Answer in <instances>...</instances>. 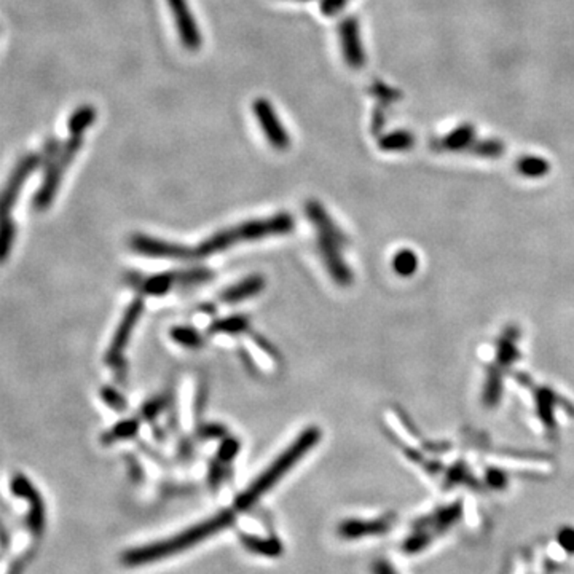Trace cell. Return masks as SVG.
Wrapping results in <instances>:
<instances>
[{
	"label": "cell",
	"mask_w": 574,
	"mask_h": 574,
	"mask_svg": "<svg viewBox=\"0 0 574 574\" xmlns=\"http://www.w3.org/2000/svg\"><path fill=\"white\" fill-rule=\"evenodd\" d=\"M305 212L316 228V245L330 278L341 287L351 286L354 274L341 255V249L348 245L346 235L320 201H308Z\"/></svg>",
	"instance_id": "6da1fadb"
},
{
	"label": "cell",
	"mask_w": 574,
	"mask_h": 574,
	"mask_svg": "<svg viewBox=\"0 0 574 574\" xmlns=\"http://www.w3.org/2000/svg\"><path fill=\"white\" fill-rule=\"evenodd\" d=\"M321 438L322 433L320 428L310 426L307 429H303L302 433L298 434V438L273 461L270 467H266V469L257 477V480H255L246 491L241 493L238 499H236L235 508L238 510H245L247 508H251L254 503H257L260 496L265 495L270 488H273L274 484H276L281 477H284L286 472L289 471L292 466H295L305 455L310 450H313V447L321 440Z\"/></svg>",
	"instance_id": "7a4b0ae2"
},
{
	"label": "cell",
	"mask_w": 574,
	"mask_h": 574,
	"mask_svg": "<svg viewBox=\"0 0 574 574\" xmlns=\"http://www.w3.org/2000/svg\"><path fill=\"white\" fill-rule=\"evenodd\" d=\"M294 219L287 212H281V214L268 217V219L247 221L245 223H240V226L214 233L208 240L199 242V246L195 247L197 257H209L212 254L226 251V249L242 241H254L266 238V236L287 235L294 230Z\"/></svg>",
	"instance_id": "3957f363"
},
{
	"label": "cell",
	"mask_w": 574,
	"mask_h": 574,
	"mask_svg": "<svg viewBox=\"0 0 574 574\" xmlns=\"http://www.w3.org/2000/svg\"><path fill=\"white\" fill-rule=\"evenodd\" d=\"M463 517V503L457 501L433 510L418 519L402 542V551L409 555L420 554L457 525Z\"/></svg>",
	"instance_id": "277c9868"
},
{
	"label": "cell",
	"mask_w": 574,
	"mask_h": 574,
	"mask_svg": "<svg viewBox=\"0 0 574 574\" xmlns=\"http://www.w3.org/2000/svg\"><path fill=\"white\" fill-rule=\"evenodd\" d=\"M520 339V330L510 326L504 330L501 339H499L496 348V361L490 365L488 373H486L482 399L486 407H495L501 401L503 394V380L504 373L509 370L517 361L520 359V349L517 346Z\"/></svg>",
	"instance_id": "5b68a950"
},
{
	"label": "cell",
	"mask_w": 574,
	"mask_h": 574,
	"mask_svg": "<svg viewBox=\"0 0 574 574\" xmlns=\"http://www.w3.org/2000/svg\"><path fill=\"white\" fill-rule=\"evenodd\" d=\"M82 136H72L71 139L66 141L64 146L61 147L58 155L47 165L45 177L39 187V192L35 193L33 199V204L37 211H45L53 203V199L58 193L61 185V179L67 171L69 165L72 163L74 158L77 157L80 148H82Z\"/></svg>",
	"instance_id": "8992f818"
},
{
	"label": "cell",
	"mask_w": 574,
	"mask_h": 574,
	"mask_svg": "<svg viewBox=\"0 0 574 574\" xmlns=\"http://www.w3.org/2000/svg\"><path fill=\"white\" fill-rule=\"evenodd\" d=\"M142 313H144V302L141 298H136V300L127 308V311H124L122 321L118 324L114 339H112L107 351H105V364L114 367V369H118V367L122 365L123 351L124 348L128 346L131 335H133L136 324L141 320Z\"/></svg>",
	"instance_id": "52a82bcc"
},
{
	"label": "cell",
	"mask_w": 574,
	"mask_h": 574,
	"mask_svg": "<svg viewBox=\"0 0 574 574\" xmlns=\"http://www.w3.org/2000/svg\"><path fill=\"white\" fill-rule=\"evenodd\" d=\"M129 246L134 252L147 255L153 259H168V260H190L197 257L195 249H190L176 242L163 241L148 235L137 233L129 241Z\"/></svg>",
	"instance_id": "ba28073f"
},
{
	"label": "cell",
	"mask_w": 574,
	"mask_h": 574,
	"mask_svg": "<svg viewBox=\"0 0 574 574\" xmlns=\"http://www.w3.org/2000/svg\"><path fill=\"white\" fill-rule=\"evenodd\" d=\"M252 112L260 124L266 141L278 151H286L291 146V137L287 133L283 122L279 120L276 110L273 109L271 102L265 98H259L252 102Z\"/></svg>",
	"instance_id": "9c48e42d"
},
{
	"label": "cell",
	"mask_w": 574,
	"mask_h": 574,
	"mask_svg": "<svg viewBox=\"0 0 574 574\" xmlns=\"http://www.w3.org/2000/svg\"><path fill=\"white\" fill-rule=\"evenodd\" d=\"M43 165L42 161V153H29L26 157H23L18 165L15 166L13 172L8 179L7 185L4 189L2 195V208H4V216H8V212L15 208V203L18 197H20L23 185L28 182V179L30 177L37 168Z\"/></svg>",
	"instance_id": "30bf717a"
},
{
	"label": "cell",
	"mask_w": 574,
	"mask_h": 574,
	"mask_svg": "<svg viewBox=\"0 0 574 574\" xmlns=\"http://www.w3.org/2000/svg\"><path fill=\"white\" fill-rule=\"evenodd\" d=\"M341 53L346 64L351 69H363L365 64V53L361 42L359 23L354 18H346L339 28Z\"/></svg>",
	"instance_id": "8fae6325"
},
{
	"label": "cell",
	"mask_w": 574,
	"mask_h": 574,
	"mask_svg": "<svg viewBox=\"0 0 574 574\" xmlns=\"http://www.w3.org/2000/svg\"><path fill=\"white\" fill-rule=\"evenodd\" d=\"M168 5H170L174 23H176L180 42L184 43L185 48L198 49L201 47V33H199L198 24L193 18L187 0H168Z\"/></svg>",
	"instance_id": "7c38bea8"
},
{
	"label": "cell",
	"mask_w": 574,
	"mask_h": 574,
	"mask_svg": "<svg viewBox=\"0 0 574 574\" xmlns=\"http://www.w3.org/2000/svg\"><path fill=\"white\" fill-rule=\"evenodd\" d=\"M392 523L388 519H373V520H346L340 525V534L346 539L359 538H373V536L386 534L391 529Z\"/></svg>",
	"instance_id": "4fadbf2b"
},
{
	"label": "cell",
	"mask_w": 574,
	"mask_h": 574,
	"mask_svg": "<svg viewBox=\"0 0 574 574\" xmlns=\"http://www.w3.org/2000/svg\"><path fill=\"white\" fill-rule=\"evenodd\" d=\"M264 289H265V278L260 276V274H252V276H247L240 281V283L227 287L226 291H222L219 300L222 303H238L260 294Z\"/></svg>",
	"instance_id": "5bb4252c"
},
{
	"label": "cell",
	"mask_w": 574,
	"mask_h": 574,
	"mask_svg": "<svg viewBox=\"0 0 574 574\" xmlns=\"http://www.w3.org/2000/svg\"><path fill=\"white\" fill-rule=\"evenodd\" d=\"M534 401L538 404V414L546 429L547 430L555 429V426H557V421H555V409H557L558 405H563V399H560L549 388H536Z\"/></svg>",
	"instance_id": "9a60e30c"
},
{
	"label": "cell",
	"mask_w": 574,
	"mask_h": 574,
	"mask_svg": "<svg viewBox=\"0 0 574 574\" xmlns=\"http://www.w3.org/2000/svg\"><path fill=\"white\" fill-rule=\"evenodd\" d=\"M141 421L137 418H129V420H122L118 421L115 426H112L109 430L101 435V442L104 445H112L115 442L120 440H128L136 438V434L139 433Z\"/></svg>",
	"instance_id": "2e32d148"
},
{
	"label": "cell",
	"mask_w": 574,
	"mask_h": 574,
	"mask_svg": "<svg viewBox=\"0 0 574 574\" xmlns=\"http://www.w3.org/2000/svg\"><path fill=\"white\" fill-rule=\"evenodd\" d=\"M249 329V317L245 315H232L221 320L212 321L209 326V334H226V335H240Z\"/></svg>",
	"instance_id": "e0dca14e"
},
{
	"label": "cell",
	"mask_w": 574,
	"mask_h": 574,
	"mask_svg": "<svg viewBox=\"0 0 574 574\" xmlns=\"http://www.w3.org/2000/svg\"><path fill=\"white\" fill-rule=\"evenodd\" d=\"M174 284H177V273H160L144 281L142 289L147 295L161 297L168 294Z\"/></svg>",
	"instance_id": "ac0fdd59"
},
{
	"label": "cell",
	"mask_w": 574,
	"mask_h": 574,
	"mask_svg": "<svg viewBox=\"0 0 574 574\" xmlns=\"http://www.w3.org/2000/svg\"><path fill=\"white\" fill-rule=\"evenodd\" d=\"M96 120V109L93 105H82L69 118L67 128L72 136H82Z\"/></svg>",
	"instance_id": "d6986e66"
},
{
	"label": "cell",
	"mask_w": 574,
	"mask_h": 574,
	"mask_svg": "<svg viewBox=\"0 0 574 574\" xmlns=\"http://www.w3.org/2000/svg\"><path fill=\"white\" fill-rule=\"evenodd\" d=\"M171 339L177 343V345L190 349H198L204 345L203 335L198 332L197 329L189 326H176L171 329Z\"/></svg>",
	"instance_id": "ffe728a7"
},
{
	"label": "cell",
	"mask_w": 574,
	"mask_h": 574,
	"mask_svg": "<svg viewBox=\"0 0 574 574\" xmlns=\"http://www.w3.org/2000/svg\"><path fill=\"white\" fill-rule=\"evenodd\" d=\"M474 137V128L471 127H461L458 129L452 131L450 134L445 136L444 139L440 141V148L444 151H463L469 144L472 142Z\"/></svg>",
	"instance_id": "44dd1931"
},
{
	"label": "cell",
	"mask_w": 574,
	"mask_h": 574,
	"mask_svg": "<svg viewBox=\"0 0 574 574\" xmlns=\"http://www.w3.org/2000/svg\"><path fill=\"white\" fill-rule=\"evenodd\" d=\"M391 265L399 276H411L418 270V257L411 249H401L394 254Z\"/></svg>",
	"instance_id": "7402d4cb"
},
{
	"label": "cell",
	"mask_w": 574,
	"mask_h": 574,
	"mask_svg": "<svg viewBox=\"0 0 574 574\" xmlns=\"http://www.w3.org/2000/svg\"><path fill=\"white\" fill-rule=\"evenodd\" d=\"M517 171H519L522 176L527 177H541L547 174L549 165L542 158L527 157L519 160V163H517Z\"/></svg>",
	"instance_id": "603a6c76"
},
{
	"label": "cell",
	"mask_w": 574,
	"mask_h": 574,
	"mask_svg": "<svg viewBox=\"0 0 574 574\" xmlns=\"http://www.w3.org/2000/svg\"><path fill=\"white\" fill-rule=\"evenodd\" d=\"M99 394H101L104 404L107 405V407H110L112 410L118 411V414H123V411L128 409L127 399H124L115 388L104 386V388H101V391H99Z\"/></svg>",
	"instance_id": "cb8c5ba5"
},
{
	"label": "cell",
	"mask_w": 574,
	"mask_h": 574,
	"mask_svg": "<svg viewBox=\"0 0 574 574\" xmlns=\"http://www.w3.org/2000/svg\"><path fill=\"white\" fill-rule=\"evenodd\" d=\"M411 136L410 133H392L388 137L380 142V147L385 148V151H405V148L411 147Z\"/></svg>",
	"instance_id": "d4e9b609"
},
{
	"label": "cell",
	"mask_w": 574,
	"mask_h": 574,
	"mask_svg": "<svg viewBox=\"0 0 574 574\" xmlns=\"http://www.w3.org/2000/svg\"><path fill=\"white\" fill-rule=\"evenodd\" d=\"M16 235V227L13 221L10 219V216H4V230H2V260H7L10 255L11 247H13Z\"/></svg>",
	"instance_id": "484cf974"
},
{
	"label": "cell",
	"mask_w": 574,
	"mask_h": 574,
	"mask_svg": "<svg viewBox=\"0 0 574 574\" xmlns=\"http://www.w3.org/2000/svg\"><path fill=\"white\" fill-rule=\"evenodd\" d=\"M212 276V273L206 268H192V270L177 273V283L180 284H199L206 283Z\"/></svg>",
	"instance_id": "4316f807"
},
{
	"label": "cell",
	"mask_w": 574,
	"mask_h": 574,
	"mask_svg": "<svg viewBox=\"0 0 574 574\" xmlns=\"http://www.w3.org/2000/svg\"><path fill=\"white\" fill-rule=\"evenodd\" d=\"M227 435V429L222 424L216 423H201L197 428V438L201 440H211V439H222Z\"/></svg>",
	"instance_id": "83f0119b"
},
{
	"label": "cell",
	"mask_w": 574,
	"mask_h": 574,
	"mask_svg": "<svg viewBox=\"0 0 574 574\" xmlns=\"http://www.w3.org/2000/svg\"><path fill=\"white\" fill-rule=\"evenodd\" d=\"M165 409H166V399L163 396H158L144 404L139 415L142 420L151 421V420H155V418H157Z\"/></svg>",
	"instance_id": "f1b7e54d"
},
{
	"label": "cell",
	"mask_w": 574,
	"mask_h": 574,
	"mask_svg": "<svg viewBox=\"0 0 574 574\" xmlns=\"http://www.w3.org/2000/svg\"><path fill=\"white\" fill-rule=\"evenodd\" d=\"M238 452H240V442L233 438H228L222 442L219 452H217V459H219L221 463H228V461H232L236 457V453Z\"/></svg>",
	"instance_id": "f546056e"
},
{
	"label": "cell",
	"mask_w": 574,
	"mask_h": 574,
	"mask_svg": "<svg viewBox=\"0 0 574 574\" xmlns=\"http://www.w3.org/2000/svg\"><path fill=\"white\" fill-rule=\"evenodd\" d=\"M557 542L568 555H574V528L573 527L561 528L557 534Z\"/></svg>",
	"instance_id": "4dcf8cb0"
},
{
	"label": "cell",
	"mask_w": 574,
	"mask_h": 574,
	"mask_svg": "<svg viewBox=\"0 0 574 574\" xmlns=\"http://www.w3.org/2000/svg\"><path fill=\"white\" fill-rule=\"evenodd\" d=\"M251 339H252V341L255 343V345H257V348L260 349V351H264L265 354L270 356V358L274 359V361H279L278 349L274 348L271 343L265 339V336H262L259 334H251Z\"/></svg>",
	"instance_id": "1f68e13d"
},
{
	"label": "cell",
	"mask_w": 574,
	"mask_h": 574,
	"mask_svg": "<svg viewBox=\"0 0 574 574\" xmlns=\"http://www.w3.org/2000/svg\"><path fill=\"white\" fill-rule=\"evenodd\" d=\"M486 482H488L491 488L503 490L508 484V476L503 471L491 469V471H488V474H486Z\"/></svg>",
	"instance_id": "d6a6232c"
},
{
	"label": "cell",
	"mask_w": 574,
	"mask_h": 574,
	"mask_svg": "<svg viewBox=\"0 0 574 574\" xmlns=\"http://www.w3.org/2000/svg\"><path fill=\"white\" fill-rule=\"evenodd\" d=\"M348 0H321V11L326 16H334L345 7Z\"/></svg>",
	"instance_id": "836d02e7"
},
{
	"label": "cell",
	"mask_w": 574,
	"mask_h": 574,
	"mask_svg": "<svg viewBox=\"0 0 574 574\" xmlns=\"http://www.w3.org/2000/svg\"><path fill=\"white\" fill-rule=\"evenodd\" d=\"M372 574H401V573H399L397 568L392 566L388 560L380 558L377 561H373Z\"/></svg>",
	"instance_id": "e575fe53"
},
{
	"label": "cell",
	"mask_w": 574,
	"mask_h": 574,
	"mask_svg": "<svg viewBox=\"0 0 574 574\" xmlns=\"http://www.w3.org/2000/svg\"><path fill=\"white\" fill-rule=\"evenodd\" d=\"M206 399H208V394H206V388L201 385V386H199V390L197 392V399H195V414L198 416L201 415V411L204 410Z\"/></svg>",
	"instance_id": "d590c367"
},
{
	"label": "cell",
	"mask_w": 574,
	"mask_h": 574,
	"mask_svg": "<svg viewBox=\"0 0 574 574\" xmlns=\"http://www.w3.org/2000/svg\"><path fill=\"white\" fill-rule=\"evenodd\" d=\"M295 2H310V0H295Z\"/></svg>",
	"instance_id": "8d00e7d4"
}]
</instances>
